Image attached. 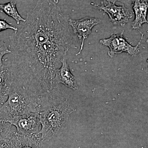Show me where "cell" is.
Instances as JSON below:
<instances>
[{
	"label": "cell",
	"instance_id": "cell-1",
	"mask_svg": "<svg viewBox=\"0 0 148 148\" xmlns=\"http://www.w3.org/2000/svg\"><path fill=\"white\" fill-rule=\"evenodd\" d=\"M75 40L69 31L46 42L14 49L7 64L12 84L22 86L39 103L58 86L56 73L64 55L77 48Z\"/></svg>",
	"mask_w": 148,
	"mask_h": 148
},
{
	"label": "cell",
	"instance_id": "cell-2",
	"mask_svg": "<svg viewBox=\"0 0 148 148\" xmlns=\"http://www.w3.org/2000/svg\"><path fill=\"white\" fill-rule=\"evenodd\" d=\"M68 96L59 86L51 91L47 98L40 104L41 135L42 141H49L62 133L70 115L75 112Z\"/></svg>",
	"mask_w": 148,
	"mask_h": 148
},
{
	"label": "cell",
	"instance_id": "cell-3",
	"mask_svg": "<svg viewBox=\"0 0 148 148\" xmlns=\"http://www.w3.org/2000/svg\"><path fill=\"white\" fill-rule=\"evenodd\" d=\"M0 108V120L8 122L18 116L38 113V101L25 88L11 84L8 98Z\"/></svg>",
	"mask_w": 148,
	"mask_h": 148
},
{
	"label": "cell",
	"instance_id": "cell-4",
	"mask_svg": "<svg viewBox=\"0 0 148 148\" xmlns=\"http://www.w3.org/2000/svg\"><path fill=\"white\" fill-rule=\"evenodd\" d=\"M123 32L124 31H123L120 34H113L110 38L100 40V43L110 49L108 54L110 57H113L115 55L123 52L135 56L140 53V45L144 34H142L141 39L138 45L133 46L124 38Z\"/></svg>",
	"mask_w": 148,
	"mask_h": 148
},
{
	"label": "cell",
	"instance_id": "cell-5",
	"mask_svg": "<svg viewBox=\"0 0 148 148\" xmlns=\"http://www.w3.org/2000/svg\"><path fill=\"white\" fill-rule=\"evenodd\" d=\"M8 122L16 127L17 132L24 135L38 134L41 125L40 115L37 112L29 113L14 117Z\"/></svg>",
	"mask_w": 148,
	"mask_h": 148
},
{
	"label": "cell",
	"instance_id": "cell-6",
	"mask_svg": "<svg viewBox=\"0 0 148 148\" xmlns=\"http://www.w3.org/2000/svg\"><path fill=\"white\" fill-rule=\"evenodd\" d=\"M39 135H24L11 131L3 143V148H42L43 141Z\"/></svg>",
	"mask_w": 148,
	"mask_h": 148
},
{
	"label": "cell",
	"instance_id": "cell-7",
	"mask_svg": "<svg viewBox=\"0 0 148 148\" xmlns=\"http://www.w3.org/2000/svg\"><path fill=\"white\" fill-rule=\"evenodd\" d=\"M100 21L99 18L95 17H86L77 20L69 18V25L72 27L74 34H78L79 39L82 40L80 48L77 53V56L81 53L84 46L85 40L91 34L92 28L99 24Z\"/></svg>",
	"mask_w": 148,
	"mask_h": 148
},
{
	"label": "cell",
	"instance_id": "cell-8",
	"mask_svg": "<svg viewBox=\"0 0 148 148\" xmlns=\"http://www.w3.org/2000/svg\"><path fill=\"white\" fill-rule=\"evenodd\" d=\"M97 6L108 15L110 21L115 25L124 26L132 17V11L126 8L123 4L122 6H117L113 3L108 2Z\"/></svg>",
	"mask_w": 148,
	"mask_h": 148
},
{
	"label": "cell",
	"instance_id": "cell-9",
	"mask_svg": "<svg viewBox=\"0 0 148 148\" xmlns=\"http://www.w3.org/2000/svg\"><path fill=\"white\" fill-rule=\"evenodd\" d=\"M61 64L56 73L55 81L56 84H62L72 90H77L78 87L76 79L71 73L67 62V53L62 58Z\"/></svg>",
	"mask_w": 148,
	"mask_h": 148
},
{
	"label": "cell",
	"instance_id": "cell-10",
	"mask_svg": "<svg viewBox=\"0 0 148 148\" xmlns=\"http://www.w3.org/2000/svg\"><path fill=\"white\" fill-rule=\"evenodd\" d=\"M148 7L147 0H132V8L135 14V19L132 25V29H140L143 24L148 23L147 19Z\"/></svg>",
	"mask_w": 148,
	"mask_h": 148
},
{
	"label": "cell",
	"instance_id": "cell-11",
	"mask_svg": "<svg viewBox=\"0 0 148 148\" xmlns=\"http://www.w3.org/2000/svg\"><path fill=\"white\" fill-rule=\"evenodd\" d=\"M12 84L10 70L8 64L0 68V104L3 105L8 98Z\"/></svg>",
	"mask_w": 148,
	"mask_h": 148
},
{
	"label": "cell",
	"instance_id": "cell-12",
	"mask_svg": "<svg viewBox=\"0 0 148 148\" xmlns=\"http://www.w3.org/2000/svg\"><path fill=\"white\" fill-rule=\"evenodd\" d=\"M16 4V2L13 1L4 4H0V10L13 18L16 21V24H19L21 21L25 22L26 18H23L18 13Z\"/></svg>",
	"mask_w": 148,
	"mask_h": 148
},
{
	"label": "cell",
	"instance_id": "cell-13",
	"mask_svg": "<svg viewBox=\"0 0 148 148\" xmlns=\"http://www.w3.org/2000/svg\"><path fill=\"white\" fill-rule=\"evenodd\" d=\"M11 125L8 122L0 120V142H5L11 132Z\"/></svg>",
	"mask_w": 148,
	"mask_h": 148
},
{
	"label": "cell",
	"instance_id": "cell-14",
	"mask_svg": "<svg viewBox=\"0 0 148 148\" xmlns=\"http://www.w3.org/2000/svg\"><path fill=\"white\" fill-rule=\"evenodd\" d=\"M12 53V51L8 47L5 43L3 41H0V66L3 64V57L7 54Z\"/></svg>",
	"mask_w": 148,
	"mask_h": 148
},
{
	"label": "cell",
	"instance_id": "cell-15",
	"mask_svg": "<svg viewBox=\"0 0 148 148\" xmlns=\"http://www.w3.org/2000/svg\"><path fill=\"white\" fill-rule=\"evenodd\" d=\"M12 29L16 33L18 31V29L17 27L12 26L11 24H9L5 19L0 18V32L7 29Z\"/></svg>",
	"mask_w": 148,
	"mask_h": 148
},
{
	"label": "cell",
	"instance_id": "cell-16",
	"mask_svg": "<svg viewBox=\"0 0 148 148\" xmlns=\"http://www.w3.org/2000/svg\"><path fill=\"white\" fill-rule=\"evenodd\" d=\"M108 1V2H110L115 4L116 2L119 1L123 3L127 4L129 3L130 0H106Z\"/></svg>",
	"mask_w": 148,
	"mask_h": 148
},
{
	"label": "cell",
	"instance_id": "cell-17",
	"mask_svg": "<svg viewBox=\"0 0 148 148\" xmlns=\"http://www.w3.org/2000/svg\"><path fill=\"white\" fill-rule=\"evenodd\" d=\"M3 144H0V148H3Z\"/></svg>",
	"mask_w": 148,
	"mask_h": 148
},
{
	"label": "cell",
	"instance_id": "cell-18",
	"mask_svg": "<svg viewBox=\"0 0 148 148\" xmlns=\"http://www.w3.org/2000/svg\"><path fill=\"white\" fill-rule=\"evenodd\" d=\"M1 66H0V68H1Z\"/></svg>",
	"mask_w": 148,
	"mask_h": 148
}]
</instances>
